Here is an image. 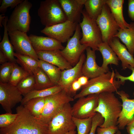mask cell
I'll return each instance as SVG.
<instances>
[{
    "mask_svg": "<svg viewBox=\"0 0 134 134\" xmlns=\"http://www.w3.org/2000/svg\"><path fill=\"white\" fill-rule=\"evenodd\" d=\"M18 115L11 125L0 128V134H47L48 125L42 123L23 105L16 108Z\"/></svg>",
    "mask_w": 134,
    "mask_h": 134,
    "instance_id": "1",
    "label": "cell"
},
{
    "mask_svg": "<svg viewBox=\"0 0 134 134\" xmlns=\"http://www.w3.org/2000/svg\"><path fill=\"white\" fill-rule=\"evenodd\" d=\"M121 85L122 84L120 80L116 79L114 71H109L89 80L87 84L82 87L80 92L74 96V99H78L90 94L117 92Z\"/></svg>",
    "mask_w": 134,
    "mask_h": 134,
    "instance_id": "2",
    "label": "cell"
},
{
    "mask_svg": "<svg viewBox=\"0 0 134 134\" xmlns=\"http://www.w3.org/2000/svg\"><path fill=\"white\" fill-rule=\"evenodd\" d=\"M122 108V103L113 93L105 92L99 95L98 106L95 110L100 114L104 121L100 126L107 128L117 126Z\"/></svg>",
    "mask_w": 134,
    "mask_h": 134,
    "instance_id": "3",
    "label": "cell"
},
{
    "mask_svg": "<svg viewBox=\"0 0 134 134\" xmlns=\"http://www.w3.org/2000/svg\"><path fill=\"white\" fill-rule=\"evenodd\" d=\"M37 13L41 23L45 27L67 20L59 0H46L41 1Z\"/></svg>",
    "mask_w": 134,
    "mask_h": 134,
    "instance_id": "4",
    "label": "cell"
},
{
    "mask_svg": "<svg viewBox=\"0 0 134 134\" xmlns=\"http://www.w3.org/2000/svg\"><path fill=\"white\" fill-rule=\"evenodd\" d=\"M82 21L79 24L82 31L81 44L90 47L93 50H98V46L103 42L101 33L96 21L91 18L83 10Z\"/></svg>",
    "mask_w": 134,
    "mask_h": 134,
    "instance_id": "5",
    "label": "cell"
},
{
    "mask_svg": "<svg viewBox=\"0 0 134 134\" xmlns=\"http://www.w3.org/2000/svg\"><path fill=\"white\" fill-rule=\"evenodd\" d=\"M32 6L30 2L24 0L15 8L7 22L8 32L18 30L27 33L29 31L31 20L30 11Z\"/></svg>",
    "mask_w": 134,
    "mask_h": 134,
    "instance_id": "6",
    "label": "cell"
},
{
    "mask_svg": "<svg viewBox=\"0 0 134 134\" xmlns=\"http://www.w3.org/2000/svg\"><path fill=\"white\" fill-rule=\"evenodd\" d=\"M45 99L44 107L39 120L47 125L65 104L74 100L71 96L63 90L45 98Z\"/></svg>",
    "mask_w": 134,
    "mask_h": 134,
    "instance_id": "7",
    "label": "cell"
},
{
    "mask_svg": "<svg viewBox=\"0 0 134 134\" xmlns=\"http://www.w3.org/2000/svg\"><path fill=\"white\" fill-rule=\"evenodd\" d=\"M71 107L69 103L66 104L53 118L48 124L47 134H66L75 131Z\"/></svg>",
    "mask_w": 134,
    "mask_h": 134,
    "instance_id": "8",
    "label": "cell"
},
{
    "mask_svg": "<svg viewBox=\"0 0 134 134\" xmlns=\"http://www.w3.org/2000/svg\"><path fill=\"white\" fill-rule=\"evenodd\" d=\"M81 30L79 24H77L73 35L67 41L66 46L60 50L62 55L72 67L78 63L81 55L88 47L80 43L82 37Z\"/></svg>",
    "mask_w": 134,
    "mask_h": 134,
    "instance_id": "9",
    "label": "cell"
},
{
    "mask_svg": "<svg viewBox=\"0 0 134 134\" xmlns=\"http://www.w3.org/2000/svg\"><path fill=\"white\" fill-rule=\"evenodd\" d=\"M96 21L101 33L103 42L108 43L120 28L106 3Z\"/></svg>",
    "mask_w": 134,
    "mask_h": 134,
    "instance_id": "10",
    "label": "cell"
},
{
    "mask_svg": "<svg viewBox=\"0 0 134 134\" xmlns=\"http://www.w3.org/2000/svg\"><path fill=\"white\" fill-rule=\"evenodd\" d=\"M99 95L90 94L78 99L71 107L72 117L85 119L94 116L97 113L95 110L98 104Z\"/></svg>",
    "mask_w": 134,
    "mask_h": 134,
    "instance_id": "11",
    "label": "cell"
},
{
    "mask_svg": "<svg viewBox=\"0 0 134 134\" xmlns=\"http://www.w3.org/2000/svg\"><path fill=\"white\" fill-rule=\"evenodd\" d=\"M67 20L63 23L45 27L40 32L61 43L67 42L73 36L77 24Z\"/></svg>",
    "mask_w": 134,
    "mask_h": 134,
    "instance_id": "12",
    "label": "cell"
},
{
    "mask_svg": "<svg viewBox=\"0 0 134 134\" xmlns=\"http://www.w3.org/2000/svg\"><path fill=\"white\" fill-rule=\"evenodd\" d=\"M27 33L18 30L8 32L10 41L16 53L30 56L38 61L36 52Z\"/></svg>",
    "mask_w": 134,
    "mask_h": 134,
    "instance_id": "13",
    "label": "cell"
},
{
    "mask_svg": "<svg viewBox=\"0 0 134 134\" xmlns=\"http://www.w3.org/2000/svg\"><path fill=\"white\" fill-rule=\"evenodd\" d=\"M22 95L16 86L0 82V103L6 112L12 113V109L21 102Z\"/></svg>",
    "mask_w": 134,
    "mask_h": 134,
    "instance_id": "14",
    "label": "cell"
},
{
    "mask_svg": "<svg viewBox=\"0 0 134 134\" xmlns=\"http://www.w3.org/2000/svg\"><path fill=\"white\" fill-rule=\"evenodd\" d=\"M86 58L85 55L83 53L78 62L75 66L62 71L61 78L57 85L61 87L63 90L69 94L72 83L83 75L82 68Z\"/></svg>",
    "mask_w": 134,
    "mask_h": 134,
    "instance_id": "15",
    "label": "cell"
},
{
    "mask_svg": "<svg viewBox=\"0 0 134 134\" xmlns=\"http://www.w3.org/2000/svg\"><path fill=\"white\" fill-rule=\"evenodd\" d=\"M116 93L122 101V108L117 122L118 129H124L134 117V99L129 98V95L123 91Z\"/></svg>",
    "mask_w": 134,
    "mask_h": 134,
    "instance_id": "16",
    "label": "cell"
},
{
    "mask_svg": "<svg viewBox=\"0 0 134 134\" xmlns=\"http://www.w3.org/2000/svg\"><path fill=\"white\" fill-rule=\"evenodd\" d=\"M86 57L82 68L83 75L91 79L108 71L99 66L96 61L95 51L88 47L86 49Z\"/></svg>",
    "mask_w": 134,
    "mask_h": 134,
    "instance_id": "17",
    "label": "cell"
},
{
    "mask_svg": "<svg viewBox=\"0 0 134 134\" xmlns=\"http://www.w3.org/2000/svg\"><path fill=\"white\" fill-rule=\"evenodd\" d=\"M86 0H59L67 20L79 24Z\"/></svg>",
    "mask_w": 134,
    "mask_h": 134,
    "instance_id": "18",
    "label": "cell"
},
{
    "mask_svg": "<svg viewBox=\"0 0 134 134\" xmlns=\"http://www.w3.org/2000/svg\"><path fill=\"white\" fill-rule=\"evenodd\" d=\"M108 44L119 60L121 61L123 69L129 68L130 67H134V56L130 53L126 46L120 42L118 38L114 37Z\"/></svg>",
    "mask_w": 134,
    "mask_h": 134,
    "instance_id": "19",
    "label": "cell"
},
{
    "mask_svg": "<svg viewBox=\"0 0 134 134\" xmlns=\"http://www.w3.org/2000/svg\"><path fill=\"white\" fill-rule=\"evenodd\" d=\"M60 50H55L36 52L39 60L54 65L62 71L71 68L73 67L63 56Z\"/></svg>",
    "mask_w": 134,
    "mask_h": 134,
    "instance_id": "20",
    "label": "cell"
},
{
    "mask_svg": "<svg viewBox=\"0 0 134 134\" xmlns=\"http://www.w3.org/2000/svg\"><path fill=\"white\" fill-rule=\"evenodd\" d=\"M29 36L35 51L62 50L65 47L60 42L48 36H38L33 34H30Z\"/></svg>",
    "mask_w": 134,
    "mask_h": 134,
    "instance_id": "21",
    "label": "cell"
},
{
    "mask_svg": "<svg viewBox=\"0 0 134 134\" xmlns=\"http://www.w3.org/2000/svg\"><path fill=\"white\" fill-rule=\"evenodd\" d=\"M124 0H106V3L109 8L111 13L119 28H128L130 24L127 23L123 13Z\"/></svg>",
    "mask_w": 134,
    "mask_h": 134,
    "instance_id": "22",
    "label": "cell"
},
{
    "mask_svg": "<svg viewBox=\"0 0 134 134\" xmlns=\"http://www.w3.org/2000/svg\"><path fill=\"white\" fill-rule=\"evenodd\" d=\"M8 17L6 16L2 24L4 27V33L2 39L0 43V50L4 54L9 62L16 63L15 58L14 48L8 38V32L6 27Z\"/></svg>",
    "mask_w": 134,
    "mask_h": 134,
    "instance_id": "23",
    "label": "cell"
},
{
    "mask_svg": "<svg viewBox=\"0 0 134 134\" xmlns=\"http://www.w3.org/2000/svg\"><path fill=\"white\" fill-rule=\"evenodd\" d=\"M98 50L101 54L103 62L101 67L104 69L109 71L108 65L113 64L119 65V60L116 54L107 43L102 42L98 46Z\"/></svg>",
    "mask_w": 134,
    "mask_h": 134,
    "instance_id": "24",
    "label": "cell"
},
{
    "mask_svg": "<svg viewBox=\"0 0 134 134\" xmlns=\"http://www.w3.org/2000/svg\"><path fill=\"white\" fill-rule=\"evenodd\" d=\"M114 37L118 38L125 44L130 53L134 54V22L130 23L129 28H120Z\"/></svg>",
    "mask_w": 134,
    "mask_h": 134,
    "instance_id": "25",
    "label": "cell"
},
{
    "mask_svg": "<svg viewBox=\"0 0 134 134\" xmlns=\"http://www.w3.org/2000/svg\"><path fill=\"white\" fill-rule=\"evenodd\" d=\"M63 88L57 85L47 89L39 90H34L24 96L21 103L23 105L26 102L32 99L37 98H45L60 92Z\"/></svg>",
    "mask_w": 134,
    "mask_h": 134,
    "instance_id": "26",
    "label": "cell"
},
{
    "mask_svg": "<svg viewBox=\"0 0 134 134\" xmlns=\"http://www.w3.org/2000/svg\"><path fill=\"white\" fill-rule=\"evenodd\" d=\"M17 63L30 75H33L34 70L39 67L38 61L28 55H22L15 53Z\"/></svg>",
    "mask_w": 134,
    "mask_h": 134,
    "instance_id": "27",
    "label": "cell"
},
{
    "mask_svg": "<svg viewBox=\"0 0 134 134\" xmlns=\"http://www.w3.org/2000/svg\"><path fill=\"white\" fill-rule=\"evenodd\" d=\"M39 67L45 73L55 85H57L60 79L62 70L57 67L43 61L38 60Z\"/></svg>",
    "mask_w": 134,
    "mask_h": 134,
    "instance_id": "28",
    "label": "cell"
},
{
    "mask_svg": "<svg viewBox=\"0 0 134 134\" xmlns=\"http://www.w3.org/2000/svg\"><path fill=\"white\" fill-rule=\"evenodd\" d=\"M106 2V0H86L85 10L91 18L96 20L101 14Z\"/></svg>",
    "mask_w": 134,
    "mask_h": 134,
    "instance_id": "29",
    "label": "cell"
},
{
    "mask_svg": "<svg viewBox=\"0 0 134 134\" xmlns=\"http://www.w3.org/2000/svg\"><path fill=\"white\" fill-rule=\"evenodd\" d=\"M45 100V98H33L27 101L23 105L34 116L39 120L44 107Z\"/></svg>",
    "mask_w": 134,
    "mask_h": 134,
    "instance_id": "30",
    "label": "cell"
},
{
    "mask_svg": "<svg viewBox=\"0 0 134 134\" xmlns=\"http://www.w3.org/2000/svg\"><path fill=\"white\" fill-rule=\"evenodd\" d=\"M33 75L35 82L34 90L45 89L56 85L52 82L45 73L39 67L34 70Z\"/></svg>",
    "mask_w": 134,
    "mask_h": 134,
    "instance_id": "31",
    "label": "cell"
},
{
    "mask_svg": "<svg viewBox=\"0 0 134 134\" xmlns=\"http://www.w3.org/2000/svg\"><path fill=\"white\" fill-rule=\"evenodd\" d=\"M35 82L33 75H30L22 80L16 86L22 95L24 96L34 90Z\"/></svg>",
    "mask_w": 134,
    "mask_h": 134,
    "instance_id": "32",
    "label": "cell"
},
{
    "mask_svg": "<svg viewBox=\"0 0 134 134\" xmlns=\"http://www.w3.org/2000/svg\"><path fill=\"white\" fill-rule=\"evenodd\" d=\"M30 75L21 67L19 66L16 63H14L12 73L8 83L16 86L22 80Z\"/></svg>",
    "mask_w": 134,
    "mask_h": 134,
    "instance_id": "33",
    "label": "cell"
},
{
    "mask_svg": "<svg viewBox=\"0 0 134 134\" xmlns=\"http://www.w3.org/2000/svg\"><path fill=\"white\" fill-rule=\"evenodd\" d=\"M92 118L79 119L72 117V119L77 128V134H89L91 128Z\"/></svg>",
    "mask_w": 134,
    "mask_h": 134,
    "instance_id": "34",
    "label": "cell"
},
{
    "mask_svg": "<svg viewBox=\"0 0 134 134\" xmlns=\"http://www.w3.org/2000/svg\"><path fill=\"white\" fill-rule=\"evenodd\" d=\"M14 64L8 62L1 65L0 68V82L8 83L13 70Z\"/></svg>",
    "mask_w": 134,
    "mask_h": 134,
    "instance_id": "35",
    "label": "cell"
},
{
    "mask_svg": "<svg viewBox=\"0 0 134 134\" xmlns=\"http://www.w3.org/2000/svg\"><path fill=\"white\" fill-rule=\"evenodd\" d=\"M18 114L6 112L0 115V128L8 126L12 124L16 119Z\"/></svg>",
    "mask_w": 134,
    "mask_h": 134,
    "instance_id": "36",
    "label": "cell"
},
{
    "mask_svg": "<svg viewBox=\"0 0 134 134\" xmlns=\"http://www.w3.org/2000/svg\"><path fill=\"white\" fill-rule=\"evenodd\" d=\"M104 121V118L101 114L97 112L92 118L91 128L89 134H95L98 127L100 126L102 124Z\"/></svg>",
    "mask_w": 134,
    "mask_h": 134,
    "instance_id": "37",
    "label": "cell"
},
{
    "mask_svg": "<svg viewBox=\"0 0 134 134\" xmlns=\"http://www.w3.org/2000/svg\"><path fill=\"white\" fill-rule=\"evenodd\" d=\"M23 0H2L0 7V12L5 13L7 8L9 7L11 9L15 7L21 3Z\"/></svg>",
    "mask_w": 134,
    "mask_h": 134,
    "instance_id": "38",
    "label": "cell"
},
{
    "mask_svg": "<svg viewBox=\"0 0 134 134\" xmlns=\"http://www.w3.org/2000/svg\"><path fill=\"white\" fill-rule=\"evenodd\" d=\"M128 69L132 70V72L130 75L127 76H123L120 74L116 70L115 71V77L116 79L120 80L122 85L124 84L126 80L134 82V67H130ZM133 95L134 96V92L133 93Z\"/></svg>",
    "mask_w": 134,
    "mask_h": 134,
    "instance_id": "39",
    "label": "cell"
},
{
    "mask_svg": "<svg viewBox=\"0 0 134 134\" xmlns=\"http://www.w3.org/2000/svg\"><path fill=\"white\" fill-rule=\"evenodd\" d=\"M119 130L117 126L107 128L98 127L97 129V134H114Z\"/></svg>",
    "mask_w": 134,
    "mask_h": 134,
    "instance_id": "40",
    "label": "cell"
},
{
    "mask_svg": "<svg viewBox=\"0 0 134 134\" xmlns=\"http://www.w3.org/2000/svg\"><path fill=\"white\" fill-rule=\"evenodd\" d=\"M128 2V13L131 20L134 22V0H129Z\"/></svg>",
    "mask_w": 134,
    "mask_h": 134,
    "instance_id": "41",
    "label": "cell"
},
{
    "mask_svg": "<svg viewBox=\"0 0 134 134\" xmlns=\"http://www.w3.org/2000/svg\"><path fill=\"white\" fill-rule=\"evenodd\" d=\"M82 86L77 79L74 81L72 84L69 90V94L72 96V95L74 96L77 91Z\"/></svg>",
    "mask_w": 134,
    "mask_h": 134,
    "instance_id": "42",
    "label": "cell"
},
{
    "mask_svg": "<svg viewBox=\"0 0 134 134\" xmlns=\"http://www.w3.org/2000/svg\"><path fill=\"white\" fill-rule=\"evenodd\" d=\"M89 79L87 77L83 75L79 77L77 80L82 87L87 84Z\"/></svg>",
    "mask_w": 134,
    "mask_h": 134,
    "instance_id": "43",
    "label": "cell"
},
{
    "mask_svg": "<svg viewBox=\"0 0 134 134\" xmlns=\"http://www.w3.org/2000/svg\"><path fill=\"white\" fill-rule=\"evenodd\" d=\"M8 61L3 52L0 50V64L2 65L5 64Z\"/></svg>",
    "mask_w": 134,
    "mask_h": 134,
    "instance_id": "44",
    "label": "cell"
},
{
    "mask_svg": "<svg viewBox=\"0 0 134 134\" xmlns=\"http://www.w3.org/2000/svg\"><path fill=\"white\" fill-rule=\"evenodd\" d=\"M126 129L127 131L129 134H134V127L129 126H127Z\"/></svg>",
    "mask_w": 134,
    "mask_h": 134,
    "instance_id": "45",
    "label": "cell"
},
{
    "mask_svg": "<svg viewBox=\"0 0 134 134\" xmlns=\"http://www.w3.org/2000/svg\"><path fill=\"white\" fill-rule=\"evenodd\" d=\"M4 14H3L0 15V26L1 27H2V23L6 16H4Z\"/></svg>",
    "mask_w": 134,
    "mask_h": 134,
    "instance_id": "46",
    "label": "cell"
},
{
    "mask_svg": "<svg viewBox=\"0 0 134 134\" xmlns=\"http://www.w3.org/2000/svg\"><path fill=\"white\" fill-rule=\"evenodd\" d=\"M127 126H129L134 127V117L131 121Z\"/></svg>",
    "mask_w": 134,
    "mask_h": 134,
    "instance_id": "47",
    "label": "cell"
},
{
    "mask_svg": "<svg viewBox=\"0 0 134 134\" xmlns=\"http://www.w3.org/2000/svg\"><path fill=\"white\" fill-rule=\"evenodd\" d=\"M76 132L75 131H73L68 132L66 134H76Z\"/></svg>",
    "mask_w": 134,
    "mask_h": 134,
    "instance_id": "48",
    "label": "cell"
},
{
    "mask_svg": "<svg viewBox=\"0 0 134 134\" xmlns=\"http://www.w3.org/2000/svg\"><path fill=\"white\" fill-rule=\"evenodd\" d=\"M116 134H122L121 133L119 130L117 132Z\"/></svg>",
    "mask_w": 134,
    "mask_h": 134,
    "instance_id": "49",
    "label": "cell"
},
{
    "mask_svg": "<svg viewBox=\"0 0 134 134\" xmlns=\"http://www.w3.org/2000/svg\"></svg>",
    "mask_w": 134,
    "mask_h": 134,
    "instance_id": "50",
    "label": "cell"
}]
</instances>
